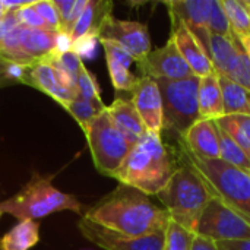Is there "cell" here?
I'll use <instances>...</instances> for the list:
<instances>
[{"label": "cell", "mask_w": 250, "mask_h": 250, "mask_svg": "<svg viewBox=\"0 0 250 250\" xmlns=\"http://www.w3.org/2000/svg\"><path fill=\"white\" fill-rule=\"evenodd\" d=\"M83 218L110 231L144 237L166 233L170 224L168 212L152 204L148 195L126 185H119L88 208Z\"/></svg>", "instance_id": "cell-1"}, {"label": "cell", "mask_w": 250, "mask_h": 250, "mask_svg": "<svg viewBox=\"0 0 250 250\" xmlns=\"http://www.w3.org/2000/svg\"><path fill=\"white\" fill-rule=\"evenodd\" d=\"M180 166L179 149L166 144L160 133L146 130L113 179L148 196L158 195Z\"/></svg>", "instance_id": "cell-2"}, {"label": "cell", "mask_w": 250, "mask_h": 250, "mask_svg": "<svg viewBox=\"0 0 250 250\" xmlns=\"http://www.w3.org/2000/svg\"><path fill=\"white\" fill-rule=\"evenodd\" d=\"M182 163L189 166L204 180L212 198L220 199L250 224V173L223 160H204L195 157L179 145Z\"/></svg>", "instance_id": "cell-3"}, {"label": "cell", "mask_w": 250, "mask_h": 250, "mask_svg": "<svg viewBox=\"0 0 250 250\" xmlns=\"http://www.w3.org/2000/svg\"><path fill=\"white\" fill-rule=\"evenodd\" d=\"M54 176H42L34 171L22 189L0 204L1 212L19 221L40 220L54 212L72 211L82 212V205L75 195L64 193L53 185Z\"/></svg>", "instance_id": "cell-4"}, {"label": "cell", "mask_w": 250, "mask_h": 250, "mask_svg": "<svg viewBox=\"0 0 250 250\" xmlns=\"http://www.w3.org/2000/svg\"><path fill=\"white\" fill-rule=\"evenodd\" d=\"M157 198L164 205L171 221L195 233L212 195L196 171L182 163Z\"/></svg>", "instance_id": "cell-5"}, {"label": "cell", "mask_w": 250, "mask_h": 250, "mask_svg": "<svg viewBox=\"0 0 250 250\" xmlns=\"http://www.w3.org/2000/svg\"><path fill=\"white\" fill-rule=\"evenodd\" d=\"M199 81L201 78L198 76L179 81L157 79L163 97V130L174 132L182 139L183 135L201 120L198 98Z\"/></svg>", "instance_id": "cell-6"}, {"label": "cell", "mask_w": 250, "mask_h": 250, "mask_svg": "<svg viewBox=\"0 0 250 250\" xmlns=\"http://www.w3.org/2000/svg\"><path fill=\"white\" fill-rule=\"evenodd\" d=\"M95 168L108 177L122 167L133 145L114 125L107 108L83 130Z\"/></svg>", "instance_id": "cell-7"}, {"label": "cell", "mask_w": 250, "mask_h": 250, "mask_svg": "<svg viewBox=\"0 0 250 250\" xmlns=\"http://www.w3.org/2000/svg\"><path fill=\"white\" fill-rule=\"evenodd\" d=\"M195 233L214 242L246 240L250 239V224L220 199L212 198L204 209Z\"/></svg>", "instance_id": "cell-8"}, {"label": "cell", "mask_w": 250, "mask_h": 250, "mask_svg": "<svg viewBox=\"0 0 250 250\" xmlns=\"http://www.w3.org/2000/svg\"><path fill=\"white\" fill-rule=\"evenodd\" d=\"M209 59L215 73L223 75L250 91V59L239 38L211 35Z\"/></svg>", "instance_id": "cell-9"}, {"label": "cell", "mask_w": 250, "mask_h": 250, "mask_svg": "<svg viewBox=\"0 0 250 250\" xmlns=\"http://www.w3.org/2000/svg\"><path fill=\"white\" fill-rule=\"evenodd\" d=\"M100 40H108L123 47L136 63L148 57L151 50V37L148 26L136 21H122L113 15L104 22L100 31Z\"/></svg>", "instance_id": "cell-10"}, {"label": "cell", "mask_w": 250, "mask_h": 250, "mask_svg": "<svg viewBox=\"0 0 250 250\" xmlns=\"http://www.w3.org/2000/svg\"><path fill=\"white\" fill-rule=\"evenodd\" d=\"M78 229L88 242L104 250H163L166 242V233L144 237L125 236L97 226L83 217L78 223Z\"/></svg>", "instance_id": "cell-11"}, {"label": "cell", "mask_w": 250, "mask_h": 250, "mask_svg": "<svg viewBox=\"0 0 250 250\" xmlns=\"http://www.w3.org/2000/svg\"><path fill=\"white\" fill-rule=\"evenodd\" d=\"M138 69L141 70L142 76H148L155 81H179L195 76L171 37L166 45L152 50L145 60L138 63Z\"/></svg>", "instance_id": "cell-12"}, {"label": "cell", "mask_w": 250, "mask_h": 250, "mask_svg": "<svg viewBox=\"0 0 250 250\" xmlns=\"http://www.w3.org/2000/svg\"><path fill=\"white\" fill-rule=\"evenodd\" d=\"M132 103L146 130L161 135L164 126V111L163 97L157 81L148 76H141L132 91Z\"/></svg>", "instance_id": "cell-13"}, {"label": "cell", "mask_w": 250, "mask_h": 250, "mask_svg": "<svg viewBox=\"0 0 250 250\" xmlns=\"http://www.w3.org/2000/svg\"><path fill=\"white\" fill-rule=\"evenodd\" d=\"M211 0H180V1H167L168 13L171 19L182 21L188 29L195 35L198 42L202 45L205 53L209 56V38L208 31V12Z\"/></svg>", "instance_id": "cell-14"}, {"label": "cell", "mask_w": 250, "mask_h": 250, "mask_svg": "<svg viewBox=\"0 0 250 250\" xmlns=\"http://www.w3.org/2000/svg\"><path fill=\"white\" fill-rule=\"evenodd\" d=\"M171 38L195 76L205 78L215 72L209 56L188 26L179 19H171Z\"/></svg>", "instance_id": "cell-15"}, {"label": "cell", "mask_w": 250, "mask_h": 250, "mask_svg": "<svg viewBox=\"0 0 250 250\" xmlns=\"http://www.w3.org/2000/svg\"><path fill=\"white\" fill-rule=\"evenodd\" d=\"M180 145L198 158L220 160V136L215 120L196 122L180 139Z\"/></svg>", "instance_id": "cell-16"}, {"label": "cell", "mask_w": 250, "mask_h": 250, "mask_svg": "<svg viewBox=\"0 0 250 250\" xmlns=\"http://www.w3.org/2000/svg\"><path fill=\"white\" fill-rule=\"evenodd\" d=\"M28 85L51 97L62 107H66L70 101H73L78 97V94L64 89L59 83L56 70L47 59H42L29 67Z\"/></svg>", "instance_id": "cell-17"}, {"label": "cell", "mask_w": 250, "mask_h": 250, "mask_svg": "<svg viewBox=\"0 0 250 250\" xmlns=\"http://www.w3.org/2000/svg\"><path fill=\"white\" fill-rule=\"evenodd\" d=\"M107 113L133 146L146 133V127L132 101L117 97L110 105H107Z\"/></svg>", "instance_id": "cell-18"}, {"label": "cell", "mask_w": 250, "mask_h": 250, "mask_svg": "<svg viewBox=\"0 0 250 250\" xmlns=\"http://www.w3.org/2000/svg\"><path fill=\"white\" fill-rule=\"evenodd\" d=\"M111 10L113 3L108 0H88L86 7L70 32L72 40L75 41L86 34H95L100 37L101 26L113 15Z\"/></svg>", "instance_id": "cell-19"}, {"label": "cell", "mask_w": 250, "mask_h": 250, "mask_svg": "<svg viewBox=\"0 0 250 250\" xmlns=\"http://www.w3.org/2000/svg\"><path fill=\"white\" fill-rule=\"evenodd\" d=\"M199 114L204 120H217L224 116L223 92L218 75L214 72L199 81Z\"/></svg>", "instance_id": "cell-20"}, {"label": "cell", "mask_w": 250, "mask_h": 250, "mask_svg": "<svg viewBox=\"0 0 250 250\" xmlns=\"http://www.w3.org/2000/svg\"><path fill=\"white\" fill-rule=\"evenodd\" d=\"M57 32L59 31L50 28L40 29V28H26L21 25L19 38L26 54L32 57L35 62H40L53 53Z\"/></svg>", "instance_id": "cell-21"}, {"label": "cell", "mask_w": 250, "mask_h": 250, "mask_svg": "<svg viewBox=\"0 0 250 250\" xmlns=\"http://www.w3.org/2000/svg\"><path fill=\"white\" fill-rule=\"evenodd\" d=\"M40 242V224L32 220L19 221L0 239V250H29Z\"/></svg>", "instance_id": "cell-22"}, {"label": "cell", "mask_w": 250, "mask_h": 250, "mask_svg": "<svg viewBox=\"0 0 250 250\" xmlns=\"http://www.w3.org/2000/svg\"><path fill=\"white\" fill-rule=\"evenodd\" d=\"M218 75V73H217ZM223 103H224V116L230 114H248L250 116V91L245 86L233 82L231 79L218 75Z\"/></svg>", "instance_id": "cell-23"}, {"label": "cell", "mask_w": 250, "mask_h": 250, "mask_svg": "<svg viewBox=\"0 0 250 250\" xmlns=\"http://www.w3.org/2000/svg\"><path fill=\"white\" fill-rule=\"evenodd\" d=\"M217 126L223 129L250 158V116L230 114L215 120Z\"/></svg>", "instance_id": "cell-24"}, {"label": "cell", "mask_w": 250, "mask_h": 250, "mask_svg": "<svg viewBox=\"0 0 250 250\" xmlns=\"http://www.w3.org/2000/svg\"><path fill=\"white\" fill-rule=\"evenodd\" d=\"M233 34L242 40L250 37V12L246 0H221Z\"/></svg>", "instance_id": "cell-25"}, {"label": "cell", "mask_w": 250, "mask_h": 250, "mask_svg": "<svg viewBox=\"0 0 250 250\" xmlns=\"http://www.w3.org/2000/svg\"><path fill=\"white\" fill-rule=\"evenodd\" d=\"M64 108L76 120V123L81 126V129L85 130L107 108V105L105 104H98V103L88 101V100H85V98H82V97L78 95Z\"/></svg>", "instance_id": "cell-26"}, {"label": "cell", "mask_w": 250, "mask_h": 250, "mask_svg": "<svg viewBox=\"0 0 250 250\" xmlns=\"http://www.w3.org/2000/svg\"><path fill=\"white\" fill-rule=\"evenodd\" d=\"M218 136H220V160L250 173V158L248 157V154L220 127H218Z\"/></svg>", "instance_id": "cell-27"}, {"label": "cell", "mask_w": 250, "mask_h": 250, "mask_svg": "<svg viewBox=\"0 0 250 250\" xmlns=\"http://www.w3.org/2000/svg\"><path fill=\"white\" fill-rule=\"evenodd\" d=\"M54 4L60 16V31L70 34L86 7L88 0H54Z\"/></svg>", "instance_id": "cell-28"}, {"label": "cell", "mask_w": 250, "mask_h": 250, "mask_svg": "<svg viewBox=\"0 0 250 250\" xmlns=\"http://www.w3.org/2000/svg\"><path fill=\"white\" fill-rule=\"evenodd\" d=\"M105 62H107V69H108V75H110V79H111V83L114 86L116 91H129L132 92L138 83V76H135L129 67H126L125 64L110 59V57H105Z\"/></svg>", "instance_id": "cell-29"}, {"label": "cell", "mask_w": 250, "mask_h": 250, "mask_svg": "<svg viewBox=\"0 0 250 250\" xmlns=\"http://www.w3.org/2000/svg\"><path fill=\"white\" fill-rule=\"evenodd\" d=\"M208 31L211 35H218L224 38H234L229 19L224 13V9L221 6V0H211L209 3V12H208Z\"/></svg>", "instance_id": "cell-30"}, {"label": "cell", "mask_w": 250, "mask_h": 250, "mask_svg": "<svg viewBox=\"0 0 250 250\" xmlns=\"http://www.w3.org/2000/svg\"><path fill=\"white\" fill-rule=\"evenodd\" d=\"M193 237V231H189L174 221H170L166 231V242L163 250H190Z\"/></svg>", "instance_id": "cell-31"}, {"label": "cell", "mask_w": 250, "mask_h": 250, "mask_svg": "<svg viewBox=\"0 0 250 250\" xmlns=\"http://www.w3.org/2000/svg\"><path fill=\"white\" fill-rule=\"evenodd\" d=\"M78 95L98 104H104L101 98V89L97 82V78L85 67V64H81L79 73H78Z\"/></svg>", "instance_id": "cell-32"}, {"label": "cell", "mask_w": 250, "mask_h": 250, "mask_svg": "<svg viewBox=\"0 0 250 250\" xmlns=\"http://www.w3.org/2000/svg\"><path fill=\"white\" fill-rule=\"evenodd\" d=\"M32 6L40 13V16L45 21L50 29L60 31V16L54 4V0H37L32 1Z\"/></svg>", "instance_id": "cell-33"}, {"label": "cell", "mask_w": 250, "mask_h": 250, "mask_svg": "<svg viewBox=\"0 0 250 250\" xmlns=\"http://www.w3.org/2000/svg\"><path fill=\"white\" fill-rule=\"evenodd\" d=\"M15 13H16V19H18L19 25H22V26H26V28H40V29L48 28L47 23H45V21L34 9L32 1H28L25 6H22L21 9L15 10Z\"/></svg>", "instance_id": "cell-34"}, {"label": "cell", "mask_w": 250, "mask_h": 250, "mask_svg": "<svg viewBox=\"0 0 250 250\" xmlns=\"http://www.w3.org/2000/svg\"><path fill=\"white\" fill-rule=\"evenodd\" d=\"M100 42V37L95 34H86L73 41L72 51L81 59H94L97 54V44Z\"/></svg>", "instance_id": "cell-35"}, {"label": "cell", "mask_w": 250, "mask_h": 250, "mask_svg": "<svg viewBox=\"0 0 250 250\" xmlns=\"http://www.w3.org/2000/svg\"><path fill=\"white\" fill-rule=\"evenodd\" d=\"M100 42L104 47L105 57H110V59H113V60L125 64L126 67H130V64L135 62L133 57L123 47H120L119 44H116L113 41H108V40H100Z\"/></svg>", "instance_id": "cell-36"}, {"label": "cell", "mask_w": 250, "mask_h": 250, "mask_svg": "<svg viewBox=\"0 0 250 250\" xmlns=\"http://www.w3.org/2000/svg\"><path fill=\"white\" fill-rule=\"evenodd\" d=\"M72 45H73V40L70 37V34L59 31L56 35V42H54V50H53V56H62L66 54L69 51H72Z\"/></svg>", "instance_id": "cell-37"}, {"label": "cell", "mask_w": 250, "mask_h": 250, "mask_svg": "<svg viewBox=\"0 0 250 250\" xmlns=\"http://www.w3.org/2000/svg\"><path fill=\"white\" fill-rule=\"evenodd\" d=\"M190 250H220L217 246V242L208 239V237H204L201 234H196L195 233V237H193V242H192V246Z\"/></svg>", "instance_id": "cell-38"}, {"label": "cell", "mask_w": 250, "mask_h": 250, "mask_svg": "<svg viewBox=\"0 0 250 250\" xmlns=\"http://www.w3.org/2000/svg\"><path fill=\"white\" fill-rule=\"evenodd\" d=\"M220 250H250V239L246 240H230V242H217Z\"/></svg>", "instance_id": "cell-39"}, {"label": "cell", "mask_w": 250, "mask_h": 250, "mask_svg": "<svg viewBox=\"0 0 250 250\" xmlns=\"http://www.w3.org/2000/svg\"><path fill=\"white\" fill-rule=\"evenodd\" d=\"M6 66H7V60H6L4 57L0 56V89L12 85V83L9 82L7 76H6Z\"/></svg>", "instance_id": "cell-40"}, {"label": "cell", "mask_w": 250, "mask_h": 250, "mask_svg": "<svg viewBox=\"0 0 250 250\" xmlns=\"http://www.w3.org/2000/svg\"><path fill=\"white\" fill-rule=\"evenodd\" d=\"M239 41H240V44L243 45V48H245L246 54L249 56V59H250V37H246V38H242V40H239Z\"/></svg>", "instance_id": "cell-41"}, {"label": "cell", "mask_w": 250, "mask_h": 250, "mask_svg": "<svg viewBox=\"0 0 250 250\" xmlns=\"http://www.w3.org/2000/svg\"><path fill=\"white\" fill-rule=\"evenodd\" d=\"M4 15H6V9L3 7V4H1V0H0V21L4 18Z\"/></svg>", "instance_id": "cell-42"}, {"label": "cell", "mask_w": 250, "mask_h": 250, "mask_svg": "<svg viewBox=\"0 0 250 250\" xmlns=\"http://www.w3.org/2000/svg\"><path fill=\"white\" fill-rule=\"evenodd\" d=\"M3 37H4V31H3L1 22H0V50H1V44H3Z\"/></svg>", "instance_id": "cell-43"}, {"label": "cell", "mask_w": 250, "mask_h": 250, "mask_svg": "<svg viewBox=\"0 0 250 250\" xmlns=\"http://www.w3.org/2000/svg\"><path fill=\"white\" fill-rule=\"evenodd\" d=\"M246 3H248V7H249V12H250V0H246Z\"/></svg>", "instance_id": "cell-44"}, {"label": "cell", "mask_w": 250, "mask_h": 250, "mask_svg": "<svg viewBox=\"0 0 250 250\" xmlns=\"http://www.w3.org/2000/svg\"><path fill=\"white\" fill-rule=\"evenodd\" d=\"M82 250H94V249H89V248H88V249H82Z\"/></svg>", "instance_id": "cell-45"}, {"label": "cell", "mask_w": 250, "mask_h": 250, "mask_svg": "<svg viewBox=\"0 0 250 250\" xmlns=\"http://www.w3.org/2000/svg\"><path fill=\"white\" fill-rule=\"evenodd\" d=\"M1 214H3V212H1V209H0V217H1Z\"/></svg>", "instance_id": "cell-46"}]
</instances>
